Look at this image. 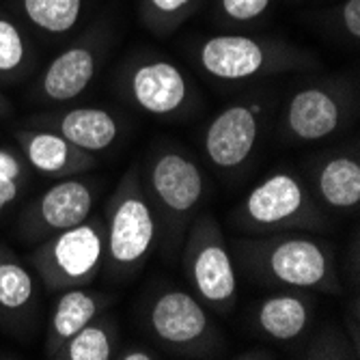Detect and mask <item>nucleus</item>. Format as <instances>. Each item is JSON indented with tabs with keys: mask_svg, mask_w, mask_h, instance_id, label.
I'll return each mask as SVG.
<instances>
[{
	"mask_svg": "<svg viewBox=\"0 0 360 360\" xmlns=\"http://www.w3.org/2000/svg\"><path fill=\"white\" fill-rule=\"evenodd\" d=\"M155 244V214L145 192L129 173L110 199L104 231L108 266L117 274L136 272Z\"/></svg>",
	"mask_w": 360,
	"mask_h": 360,
	"instance_id": "1",
	"label": "nucleus"
},
{
	"mask_svg": "<svg viewBox=\"0 0 360 360\" xmlns=\"http://www.w3.org/2000/svg\"><path fill=\"white\" fill-rule=\"evenodd\" d=\"M104 257V226L95 220H84L48 236L35 248L30 261L46 287L63 291L91 283L102 270Z\"/></svg>",
	"mask_w": 360,
	"mask_h": 360,
	"instance_id": "2",
	"label": "nucleus"
},
{
	"mask_svg": "<svg viewBox=\"0 0 360 360\" xmlns=\"http://www.w3.org/2000/svg\"><path fill=\"white\" fill-rule=\"evenodd\" d=\"M186 276L201 302L216 311H231L238 302V274L222 229L212 214L194 222L184 250Z\"/></svg>",
	"mask_w": 360,
	"mask_h": 360,
	"instance_id": "3",
	"label": "nucleus"
},
{
	"mask_svg": "<svg viewBox=\"0 0 360 360\" xmlns=\"http://www.w3.org/2000/svg\"><path fill=\"white\" fill-rule=\"evenodd\" d=\"M264 272L281 285L298 289L339 291L335 252L319 240L289 236L272 238L252 252Z\"/></svg>",
	"mask_w": 360,
	"mask_h": 360,
	"instance_id": "4",
	"label": "nucleus"
},
{
	"mask_svg": "<svg viewBox=\"0 0 360 360\" xmlns=\"http://www.w3.org/2000/svg\"><path fill=\"white\" fill-rule=\"evenodd\" d=\"M147 323L158 341L179 352L207 347L214 326L203 302L181 289H165L151 300Z\"/></svg>",
	"mask_w": 360,
	"mask_h": 360,
	"instance_id": "5",
	"label": "nucleus"
},
{
	"mask_svg": "<svg viewBox=\"0 0 360 360\" xmlns=\"http://www.w3.org/2000/svg\"><path fill=\"white\" fill-rule=\"evenodd\" d=\"M95 203L93 186L78 177H60L46 188L22 216L24 238H48L91 218Z\"/></svg>",
	"mask_w": 360,
	"mask_h": 360,
	"instance_id": "6",
	"label": "nucleus"
},
{
	"mask_svg": "<svg viewBox=\"0 0 360 360\" xmlns=\"http://www.w3.org/2000/svg\"><path fill=\"white\" fill-rule=\"evenodd\" d=\"M309 212L304 184L291 173H274L259 181L240 210V222L252 231H274L300 222Z\"/></svg>",
	"mask_w": 360,
	"mask_h": 360,
	"instance_id": "7",
	"label": "nucleus"
},
{
	"mask_svg": "<svg viewBox=\"0 0 360 360\" xmlns=\"http://www.w3.org/2000/svg\"><path fill=\"white\" fill-rule=\"evenodd\" d=\"M149 186L169 216L186 218L201 205L205 179L194 160L181 151H162L149 167Z\"/></svg>",
	"mask_w": 360,
	"mask_h": 360,
	"instance_id": "8",
	"label": "nucleus"
},
{
	"mask_svg": "<svg viewBox=\"0 0 360 360\" xmlns=\"http://www.w3.org/2000/svg\"><path fill=\"white\" fill-rule=\"evenodd\" d=\"M259 139V106L231 104L205 129L203 149L218 169H238L250 158Z\"/></svg>",
	"mask_w": 360,
	"mask_h": 360,
	"instance_id": "9",
	"label": "nucleus"
},
{
	"mask_svg": "<svg viewBox=\"0 0 360 360\" xmlns=\"http://www.w3.org/2000/svg\"><path fill=\"white\" fill-rule=\"evenodd\" d=\"M127 91L132 102L149 115L179 112L190 100V86L177 65L169 60L143 63L129 76Z\"/></svg>",
	"mask_w": 360,
	"mask_h": 360,
	"instance_id": "10",
	"label": "nucleus"
},
{
	"mask_svg": "<svg viewBox=\"0 0 360 360\" xmlns=\"http://www.w3.org/2000/svg\"><path fill=\"white\" fill-rule=\"evenodd\" d=\"M343 123V106L337 97L321 86L296 91L285 108V125L293 139L317 143L333 134Z\"/></svg>",
	"mask_w": 360,
	"mask_h": 360,
	"instance_id": "11",
	"label": "nucleus"
},
{
	"mask_svg": "<svg viewBox=\"0 0 360 360\" xmlns=\"http://www.w3.org/2000/svg\"><path fill=\"white\" fill-rule=\"evenodd\" d=\"M26 167L46 177H70L93 165L86 151L72 145L54 129H28L18 134Z\"/></svg>",
	"mask_w": 360,
	"mask_h": 360,
	"instance_id": "12",
	"label": "nucleus"
},
{
	"mask_svg": "<svg viewBox=\"0 0 360 360\" xmlns=\"http://www.w3.org/2000/svg\"><path fill=\"white\" fill-rule=\"evenodd\" d=\"M201 68L220 80H246L264 72L268 54L259 41L242 35H218L199 52Z\"/></svg>",
	"mask_w": 360,
	"mask_h": 360,
	"instance_id": "13",
	"label": "nucleus"
},
{
	"mask_svg": "<svg viewBox=\"0 0 360 360\" xmlns=\"http://www.w3.org/2000/svg\"><path fill=\"white\" fill-rule=\"evenodd\" d=\"M95 70L97 60L89 48H68L50 60L41 76L39 91L50 102H72L93 82Z\"/></svg>",
	"mask_w": 360,
	"mask_h": 360,
	"instance_id": "14",
	"label": "nucleus"
},
{
	"mask_svg": "<svg viewBox=\"0 0 360 360\" xmlns=\"http://www.w3.org/2000/svg\"><path fill=\"white\" fill-rule=\"evenodd\" d=\"M102 307L104 300L89 289L82 287L63 289L48 321L46 354L54 358L56 352L63 347V343L70 341L86 323H91L97 317V313L102 311Z\"/></svg>",
	"mask_w": 360,
	"mask_h": 360,
	"instance_id": "15",
	"label": "nucleus"
},
{
	"mask_svg": "<svg viewBox=\"0 0 360 360\" xmlns=\"http://www.w3.org/2000/svg\"><path fill=\"white\" fill-rule=\"evenodd\" d=\"M56 132L86 153L106 151L121 134V125L110 110L104 108H72L56 119Z\"/></svg>",
	"mask_w": 360,
	"mask_h": 360,
	"instance_id": "16",
	"label": "nucleus"
},
{
	"mask_svg": "<svg viewBox=\"0 0 360 360\" xmlns=\"http://www.w3.org/2000/svg\"><path fill=\"white\" fill-rule=\"evenodd\" d=\"M259 330L274 341H293L304 335L311 326L313 309L298 293H274L257 307Z\"/></svg>",
	"mask_w": 360,
	"mask_h": 360,
	"instance_id": "17",
	"label": "nucleus"
},
{
	"mask_svg": "<svg viewBox=\"0 0 360 360\" xmlns=\"http://www.w3.org/2000/svg\"><path fill=\"white\" fill-rule=\"evenodd\" d=\"M35 296V274L7 244H0V319H22L32 309Z\"/></svg>",
	"mask_w": 360,
	"mask_h": 360,
	"instance_id": "18",
	"label": "nucleus"
},
{
	"mask_svg": "<svg viewBox=\"0 0 360 360\" xmlns=\"http://www.w3.org/2000/svg\"><path fill=\"white\" fill-rule=\"evenodd\" d=\"M317 192L330 210L347 212L360 203V165L352 155H333L317 171Z\"/></svg>",
	"mask_w": 360,
	"mask_h": 360,
	"instance_id": "19",
	"label": "nucleus"
},
{
	"mask_svg": "<svg viewBox=\"0 0 360 360\" xmlns=\"http://www.w3.org/2000/svg\"><path fill=\"white\" fill-rule=\"evenodd\" d=\"M24 15L46 32L72 30L82 13V0H22Z\"/></svg>",
	"mask_w": 360,
	"mask_h": 360,
	"instance_id": "20",
	"label": "nucleus"
},
{
	"mask_svg": "<svg viewBox=\"0 0 360 360\" xmlns=\"http://www.w3.org/2000/svg\"><path fill=\"white\" fill-rule=\"evenodd\" d=\"M65 360H108L112 358V335L104 321H91L56 352Z\"/></svg>",
	"mask_w": 360,
	"mask_h": 360,
	"instance_id": "21",
	"label": "nucleus"
},
{
	"mask_svg": "<svg viewBox=\"0 0 360 360\" xmlns=\"http://www.w3.org/2000/svg\"><path fill=\"white\" fill-rule=\"evenodd\" d=\"M28 58V48L22 37L20 28L7 20L0 18V78L15 76Z\"/></svg>",
	"mask_w": 360,
	"mask_h": 360,
	"instance_id": "22",
	"label": "nucleus"
},
{
	"mask_svg": "<svg viewBox=\"0 0 360 360\" xmlns=\"http://www.w3.org/2000/svg\"><path fill=\"white\" fill-rule=\"evenodd\" d=\"M26 181V162L9 147H0V214L9 210Z\"/></svg>",
	"mask_w": 360,
	"mask_h": 360,
	"instance_id": "23",
	"label": "nucleus"
},
{
	"mask_svg": "<svg viewBox=\"0 0 360 360\" xmlns=\"http://www.w3.org/2000/svg\"><path fill=\"white\" fill-rule=\"evenodd\" d=\"M220 5L226 18L236 22H250L268 11L270 0H220Z\"/></svg>",
	"mask_w": 360,
	"mask_h": 360,
	"instance_id": "24",
	"label": "nucleus"
},
{
	"mask_svg": "<svg viewBox=\"0 0 360 360\" xmlns=\"http://www.w3.org/2000/svg\"><path fill=\"white\" fill-rule=\"evenodd\" d=\"M343 24L354 39L360 37V0H347L343 5Z\"/></svg>",
	"mask_w": 360,
	"mask_h": 360,
	"instance_id": "25",
	"label": "nucleus"
},
{
	"mask_svg": "<svg viewBox=\"0 0 360 360\" xmlns=\"http://www.w3.org/2000/svg\"><path fill=\"white\" fill-rule=\"evenodd\" d=\"M149 3L160 13H177L181 9H186L192 0H149Z\"/></svg>",
	"mask_w": 360,
	"mask_h": 360,
	"instance_id": "26",
	"label": "nucleus"
},
{
	"mask_svg": "<svg viewBox=\"0 0 360 360\" xmlns=\"http://www.w3.org/2000/svg\"><path fill=\"white\" fill-rule=\"evenodd\" d=\"M155 356L145 349H127L121 354V360H153Z\"/></svg>",
	"mask_w": 360,
	"mask_h": 360,
	"instance_id": "27",
	"label": "nucleus"
},
{
	"mask_svg": "<svg viewBox=\"0 0 360 360\" xmlns=\"http://www.w3.org/2000/svg\"><path fill=\"white\" fill-rule=\"evenodd\" d=\"M11 112V104H9V100L7 97L0 93V117H5V115H9Z\"/></svg>",
	"mask_w": 360,
	"mask_h": 360,
	"instance_id": "28",
	"label": "nucleus"
}]
</instances>
